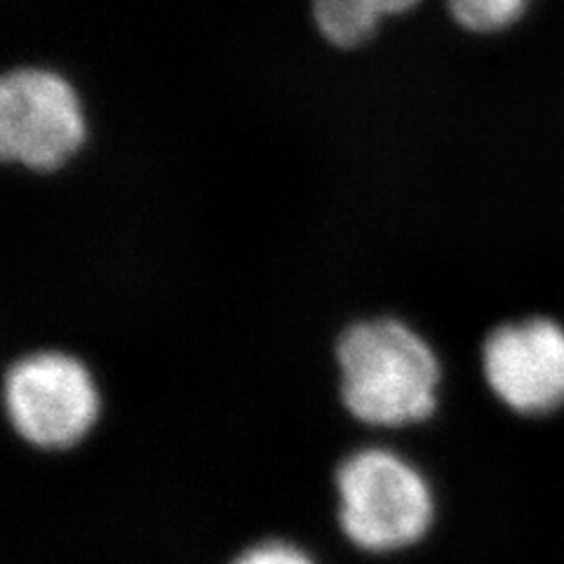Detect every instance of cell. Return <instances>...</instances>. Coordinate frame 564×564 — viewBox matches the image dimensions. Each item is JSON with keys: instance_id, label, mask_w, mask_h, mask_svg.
<instances>
[{"instance_id": "cell-1", "label": "cell", "mask_w": 564, "mask_h": 564, "mask_svg": "<svg viewBox=\"0 0 564 564\" xmlns=\"http://www.w3.org/2000/svg\"><path fill=\"white\" fill-rule=\"evenodd\" d=\"M337 360L346 410L367 426H412L433 414L437 358L395 317L350 325L337 344Z\"/></svg>"}, {"instance_id": "cell-2", "label": "cell", "mask_w": 564, "mask_h": 564, "mask_svg": "<svg viewBox=\"0 0 564 564\" xmlns=\"http://www.w3.org/2000/svg\"><path fill=\"white\" fill-rule=\"evenodd\" d=\"M339 522L346 539L369 553L414 545L433 522L426 478L391 449L367 447L337 470Z\"/></svg>"}, {"instance_id": "cell-3", "label": "cell", "mask_w": 564, "mask_h": 564, "mask_svg": "<svg viewBox=\"0 0 564 564\" xmlns=\"http://www.w3.org/2000/svg\"><path fill=\"white\" fill-rule=\"evenodd\" d=\"M3 402L14 433L41 449L78 445L99 416L90 369L59 350L17 360L6 372Z\"/></svg>"}, {"instance_id": "cell-4", "label": "cell", "mask_w": 564, "mask_h": 564, "mask_svg": "<svg viewBox=\"0 0 564 564\" xmlns=\"http://www.w3.org/2000/svg\"><path fill=\"white\" fill-rule=\"evenodd\" d=\"M80 99L45 68H14L0 83V153L35 172L66 165L85 141Z\"/></svg>"}, {"instance_id": "cell-5", "label": "cell", "mask_w": 564, "mask_h": 564, "mask_svg": "<svg viewBox=\"0 0 564 564\" xmlns=\"http://www.w3.org/2000/svg\"><path fill=\"white\" fill-rule=\"evenodd\" d=\"M489 388L520 414H545L564 404V329L532 317L494 329L482 348Z\"/></svg>"}, {"instance_id": "cell-6", "label": "cell", "mask_w": 564, "mask_h": 564, "mask_svg": "<svg viewBox=\"0 0 564 564\" xmlns=\"http://www.w3.org/2000/svg\"><path fill=\"white\" fill-rule=\"evenodd\" d=\"M386 0H313V20L323 39L332 45L350 50L372 39Z\"/></svg>"}, {"instance_id": "cell-7", "label": "cell", "mask_w": 564, "mask_h": 564, "mask_svg": "<svg viewBox=\"0 0 564 564\" xmlns=\"http://www.w3.org/2000/svg\"><path fill=\"white\" fill-rule=\"evenodd\" d=\"M452 20L473 33H497L513 26L527 10V0H447Z\"/></svg>"}, {"instance_id": "cell-8", "label": "cell", "mask_w": 564, "mask_h": 564, "mask_svg": "<svg viewBox=\"0 0 564 564\" xmlns=\"http://www.w3.org/2000/svg\"><path fill=\"white\" fill-rule=\"evenodd\" d=\"M231 564H315V562L292 543L267 541L242 551Z\"/></svg>"}, {"instance_id": "cell-9", "label": "cell", "mask_w": 564, "mask_h": 564, "mask_svg": "<svg viewBox=\"0 0 564 564\" xmlns=\"http://www.w3.org/2000/svg\"><path fill=\"white\" fill-rule=\"evenodd\" d=\"M419 3V0H386V12L395 14V12H404Z\"/></svg>"}]
</instances>
